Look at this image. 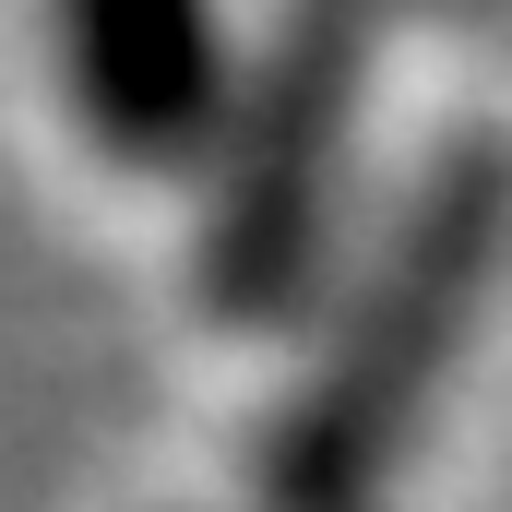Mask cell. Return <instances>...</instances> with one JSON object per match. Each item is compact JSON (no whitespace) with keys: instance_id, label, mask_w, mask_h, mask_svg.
<instances>
[{"instance_id":"obj_2","label":"cell","mask_w":512,"mask_h":512,"mask_svg":"<svg viewBox=\"0 0 512 512\" xmlns=\"http://www.w3.org/2000/svg\"><path fill=\"white\" fill-rule=\"evenodd\" d=\"M370 60L382 24L358 12H286L239 60L227 120L203 143V227H191V286L227 334H286L322 310L358 215Z\"/></svg>"},{"instance_id":"obj_1","label":"cell","mask_w":512,"mask_h":512,"mask_svg":"<svg viewBox=\"0 0 512 512\" xmlns=\"http://www.w3.org/2000/svg\"><path fill=\"white\" fill-rule=\"evenodd\" d=\"M501 274H512V131L465 120L405 167L382 227L334 262V286L310 310L322 322L310 370L251 453V501L262 512H393L417 429L441 417Z\"/></svg>"},{"instance_id":"obj_3","label":"cell","mask_w":512,"mask_h":512,"mask_svg":"<svg viewBox=\"0 0 512 512\" xmlns=\"http://www.w3.org/2000/svg\"><path fill=\"white\" fill-rule=\"evenodd\" d=\"M239 48L203 0H84L60 12V96L84 143L131 179H179L203 167V143L227 120Z\"/></svg>"}]
</instances>
